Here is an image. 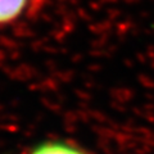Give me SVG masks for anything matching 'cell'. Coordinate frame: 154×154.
Segmentation results:
<instances>
[{"instance_id": "obj_1", "label": "cell", "mask_w": 154, "mask_h": 154, "mask_svg": "<svg viewBox=\"0 0 154 154\" xmlns=\"http://www.w3.org/2000/svg\"><path fill=\"white\" fill-rule=\"evenodd\" d=\"M27 154H90L68 140L63 139H46L35 144Z\"/></svg>"}, {"instance_id": "obj_2", "label": "cell", "mask_w": 154, "mask_h": 154, "mask_svg": "<svg viewBox=\"0 0 154 154\" xmlns=\"http://www.w3.org/2000/svg\"><path fill=\"white\" fill-rule=\"evenodd\" d=\"M33 0H0V26L16 22L32 7Z\"/></svg>"}]
</instances>
